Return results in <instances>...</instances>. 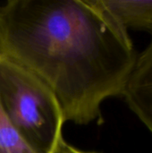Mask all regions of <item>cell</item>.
Returning <instances> with one entry per match:
<instances>
[{
    "label": "cell",
    "instance_id": "6da1fadb",
    "mask_svg": "<svg viewBox=\"0 0 152 153\" xmlns=\"http://www.w3.org/2000/svg\"><path fill=\"white\" fill-rule=\"evenodd\" d=\"M138 53L100 0H11L0 6V56L54 94L65 122L88 125L123 97Z\"/></svg>",
    "mask_w": 152,
    "mask_h": 153
},
{
    "label": "cell",
    "instance_id": "7a4b0ae2",
    "mask_svg": "<svg viewBox=\"0 0 152 153\" xmlns=\"http://www.w3.org/2000/svg\"><path fill=\"white\" fill-rule=\"evenodd\" d=\"M0 106L35 152H54L65 123L54 94L30 72L2 56Z\"/></svg>",
    "mask_w": 152,
    "mask_h": 153
},
{
    "label": "cell",
    "instance_id": "3957f363",
    "mask_svg": "<svg viewBox=\"0 0 152 153\" xmlns=\"http://www.w3.org/2000/svg\"><path fill=\"white\" fill-rule=\"evenodd\" d=\"M122 98L152 134V31L149 44L137 55Z\"/></svg>",
    "mask_w": 152,
    "mask_h": 153
},
{
    "label": "cell",
    "instance_id": "277c9868",
    "mask_svg": "<svg viewBox=\"0 0 152 153\" xmlns=\"http://www.w3.org/2000/svg\"><path fill=\"white\" fill-rule=\"evenodd\" d=\"M127 30L152 31V0H100Z\"/></svg>",
    "mask_w": 152,
    "mask_h": 153
},
{
    "label": "cell",
    "instance_id": "5b68a950",
    "mask_svg": "<svg viewBox=\"0 0 152 153\" xmlns=\"http://www.w3.org/2000/svg\"><path fill=\"white\" fill-rule=\"evenodd\" d=\"M0 153H36L10 123L1 106Z\"/></svg>",
    "mask_w": 152,
    "mask_h": 153
},
{
    "label": "cell",
    "instance_id": "8992f818",
    "mask_svg": "<svg viewBox=\"0 0 152 153\" xmlns=\"http://www.w3.org/2000/svg\"><path fill=\"white\" fill-rule=\"evenodd\" d=\"M53 153H97V152H82L80 151L73 146H71L70 144H68L63 138L60 140V142L58 143L56 150L54 151Z\"/></svg>",
    "mask_w": 152,
    "mask_h": 153
}]
</instances>
